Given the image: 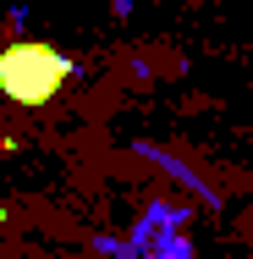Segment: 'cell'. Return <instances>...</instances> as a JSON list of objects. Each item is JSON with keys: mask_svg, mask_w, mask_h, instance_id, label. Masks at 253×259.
I'll list each match as a JSON object with an SVG mask.
<instances>
[{"mask_svg": "<svg viewBox=\"0 0 253 259\" xmlns=\"http://www.w3.org/2000/svg\"><path fill=\"white\" fill-rule=\"evenodd\" d=\"M77 77L72 55H61L55 45H39V39H11L0 50V94L22 110H39L50 105L66 83Z\"/></svg>", "mask_w": 253, "mask_h": 259, "instance_id": "obj_1", "label": "cell"}]
</instances>
